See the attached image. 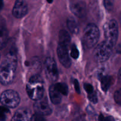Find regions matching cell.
<instances>
[{
  "label": "cell",
  "mask_w": 121,
  "mask_h": 121,
  "mask_svg": "<svg viewBox=\"0 0 121 121\" xmlns=\"http://www.w3.org/2000/svg\"><path fill=\"white\" fill-rule=\"evenodd\" d=\"M17 66L16 52L10 51L7 54L0 65V83L8 85L14 80Z\"/></svg>",
  "instance_id": "6da1fadb"
},
{
  "label": "cell",
  "mask_w": 121,
  "mask_h": 121,
  "mask_svg": "<svg viewBox=\"0 0 121 121\" xmlns=\"http://www.w3.org/2000/svg\"><path fill=\"white\" fill-rule=\"evenodd\" d=\"M26 91L29 98L37 101L42 99L44 93V83L42 78L38 74L30 78L26 86Z\"/></svg>",
  "instance_id": "7a4b0ae2"
},
{
  "label": "cell",
  "mask_w": 121,
  "mask_h": 121,
  "mask_svg": "<svg viewBox=\"0 0 121 121\" xmlns=\"http://www.w3.org/2000/svg\"><path fill=\"white\" fill-rule=\"evenodd\" d=\"M100 37L98 27L94 24H88L85 27L83 34V44L86 48H90L97 44Z\"/></svg>",
  "instance_id": "3957f363"
},
{
  "label": "cell",
  "mask_w": 121,
  "mask_h": 121,
  "mask_svg": "<svg viewBox=\"0 0 121 121\" xmlns=\"http://www.w3.org/2000/svg\"><path fill=\"white\" fill-rule=\"evenodd\" d=\"M105 41L112 47H114L118 38V25L115 20H110L103 27Z\"/></svg>",
  "instance_id": "277c9868"
},
{
  "label": "cell",
  "mask_w": 121,
  "mask_h": 121,
  "mask_svg": "<svg viewBox=\"0 0 121 121\" xmlns=\"http://www.w3.org/2000/svg\"><path fill=\"white\" fill-rule=\"evenodd\" d=\"M0 102L5 107L14 108L19 105L20 102V98L19 93L15 91L7 90L1 95Z\"/></svg>",
  "instance_id": "5b68a950"
},
{
  "label": "cell",
  "mask_w": 121,
  "mask_h": 121,
  "mask_svg": "<svg viewBox=\"0 0 121 121\" xmlns=\"http://www.w3.org/2000/svg\"><path fill=\"white\" fill-rule=\"evenodd\" d=\"M113 47L106 41L98 44L94 50V56L97 61L104 62L107 60L112 54Z\"/></svg>",
  "instance_id": "8992f818"
},
{
  "label": "cell",
  "mask_w": 121,
  "mask_h": 121,
  "mask_svg": "<svg viewBox=\"0 0 121 121\" xmlns=\"http://www.w3.org/2000/svg\"><path fill=\"white\" fill-rule=\"evenodd\" d=\"M45 69L46 76L50 81L55 82L58 79V69L56 63L53 58H46L45 62Z\"/></svg>",
  "instance_id": "52a82bcc"
},
{
  "label": "cell",
  "mask_w": 121,
  "mask_h": 121,
  "mask_svg": "<svg viewBox=\"0 0 121 121\" xmlns=\"http://www.w3.org/2000/svg\"><path fill=\"white\" fill-rule=\"evenodd\" d=\"M70 8L71 12L77 17H83L86 14L87 7L84 1L78 0L71 1L70 3Z\"/></svg>",
  "instance_id": "ba28073f"
},
{
  "label": "cell",
  "mask_w": 121,
  "mask_h": 121,
  "mask_svg": "<svg viewBox=\"0 0 121 121\" xmlns=\"http://www.w3.org/2000/svg\"><path fill=\"white\" fill-rule=\"evenodd\" d=\"M34 110L36 113L42 116L49 115L52 112V109L50 107L47 99H40L37 100L34 104Z\"/></svg>",
  "instance_id": "9c48e42d"
},
{
  "label": "cell",
  "mask_w": 121,
  "mask_h": 121,
  "mask_svg": "<svg viewBox=\"0 0 121 121\" xmlns=\"http://www.w3.org/2000/svg\"><path fill=\"white\" fill-rule=\"evenodd\" d=\"M57 54L59 61L64 67L68 68L71 66V61L68 52V48L59 44L57 48Z\"/></svg>",
  "instance_id": "30bf717a"
},
{
  "label": "cell",
  "mask_w": 121,
  "mask_h": 121,
  "mask_svg": "<svg viewBox=\"0 0 121 121\" xmlns=\"http://www.w3.org/2000/svg\"><path fill=\"white\" fill-rule=\"evenodd\" d=\"M28 7L24 1H17L13 8V15L17 18L23 17L27 13Z\"/></svg>",
  "instance_id": "8fae6325"
},
{
  "label": "cell",
  "mask_w": 121,
  "mask_h": 121,
  "mask_svg": "<svg viewBox=\"0 0 121 121\" xmlns=\"http://www.w3.org/2000/svg\"><path fill=\"white\" fill-rule=\"evenodd\" d=\"M8 36V32L6 22L4 19L0 17V49L4 47L7 44Z\"/></svg>",
  "instance_id": "7c38bea8"
},
{
  "label": "cell",
  "mask_w": 121,
  "mask_h": 121,
  "mask_svg": "<svg viewBox=\"0 0 121 121\" xmlns=\"http://www.w3.org/2000/svg\"><path fill=\"white\" fill-rule=\"evenodd\" d=\"M32 115L28 109L20 108L14 113L12 121H30Z\"/></svg>",
  "instance_id": "4fadbf2b"
},
{
  "label": "cell",
  "mask_w": 121,
  "mask_h": 121,
  "mask_svg": "<svg viewBox=\"0 0 121 121\" xmlns=\"http://www.w3.org/2000/svg\"><path fill=\"white\" fill-rule=\"evenodd\" d=\"M49 96L52 102L55 105H58L61 101V94L56 88L55 85L50 87Z\"/></svg>",
  "instance_id": "5bb4252c"
},
{
  "label": "cell",
  "mask_w": 121,
  "mask_h": 121,
  "mask_svg": "<svg viewBox=\"0 0 121 121\" xmlns=\"http://www.w3.org/2000/svg\"><path fill=\"white\" fill-rule=\"evenodd\" d=\"M71 41V37L66 31L62 30L59 34V44L68 48Z\"/></svg>",
  "instance_id": "9a60e30c"
},
{
  "label": "cell",
  "mask_w": 121,
  "mask_h": 121,
  "mask_svg": "<svg viewBox=\"0 0 121 121\" xmlns=\"http://www.w3.org/2000/svg\"><path fill=\"white\" fill-rule=\"evenodd\" d=\"M67 27L69 30L72 33V34H77L79 31V27H78V24L77 21L74 20L72 17H70L68 18L67 21Z\"/></svg>",
  "instance_id": "2e32d148"
},
{
  "label": "cell",
  "mask_w": 121,
  "mask_h": 121,
  "mask_svg": "<svg viewBox=\"0 0 121 121\" xmlns=\"http://www.w3.org/2000/svg\"><path fill=\"white\" fill-rule=\"evenodd\" d=\"M100 81L102 90L104 92H106L111 85L112 78L109 76H104L100 79Z\"/></svg>",
  "instance_id": "e0dca14e"
},
{
  "label": "cell",
  "mask_w": 121,
  "mask_h": 121,
  "mask_svg": "<svg viewBox=\"0 0 121 121\" xmlns=\"http://www.w3.org/2000/svg\"><path fill=\"white\" fill-rule=\"evenodd\" d=\"M56 88L60 92V93L63 95H67L68 93V88L66 84L64 83H58L55 84Z\"/></svg>",
  "instance_id": "ac0fdd59"
},
{
  "label": "cell",
  "mask_w": 121,
  "mask_h": 121,
  "mask_svg": "<svg viewBox=\"0 0 121 121\" xmlns=\"http://www.w3.org/2000/svg\"><path fill=\"white\" fill-rule=\"evenodd\" d=\"M9 113L8 108L4 106H0V121H5L7 118V115Z\"/></svg>",
  "instance_id": "d6986e66"
},
{
  "label": "cell",
  "mask_w": 121,
  "mask_h": 121,
  "mask_svg": "<svg viewBox=\"0 0 121 121\" xmlns=\"http://www.w3.org/2000/svg\"><path fill=\"white\" fill-rule=\"evenodd\" d=\"M71 56L74 59H78V56H79V51H78V48H77L75 45L74 44L72 45V47H71Z\"/></svg>",
  "instance_id": "ffe728a7"
},
{
  "label": "cell",
  "mask_w": 121,
  "mask_h": 121,
  "mask_svg": "<svg viewBox=\"0 0 121 121\" xmlns=\"http://www.w3.org/2000/svg\"><path fill=\"white\" fill-rule=\"evenodd\" d=\"M114 99L115 102L119 105H121V89L117 90L114 95Z\"/></svg>",
  "instance_id": "44dd1931"
},
{
  "label": "cell",
  "mask_w": 121,
  "mask_h": 121,
  "mask_svg": "<svg viewBox=\"0 0 121 121\" xmlns=\"http://www.w3.org/2000/svg\"><path fill=\"white\" fill-rule=\"evenodd\" d=\"M30 121H46V119L44 118L43 116L35 113L32 116Z\"/></svg>",
  "instance_id": "7402d4cb"
},
{
  "label": "cell",
  "mask_w": 121,
  "mask_h": 121,
  "mask_svg": "<svg viewBox=\"0 0 121 121\" xmlns=\"http://www.w3.org/2000/svg\"><path fill=\"white\" fill-rule=\"evenodd\" d=\"M88 98L89 100L93 102V104H96L98 101L97 100V96H96V93H90V94H88Z\"/></svg>",
  "instance_id": "603a6c76"
},
{
  "label": "cell",
  "mask_w": 121,
  "mask_h": 121,
  "mask_svg": "<svg viewBox=\"0 0 121 121\" xmlns=\"http://www.w3.org/2000/svg\"><path fill=\"white\" fill-rule=\"evenodd\" d=\"M84 87L85 89V91L88 93V94H90V93H93V87L92 85L88 83H85L84 85Z\"/></svg>",
  "instance_id": "cb8c5ba5"
},
{
  "label": "cell",
  "mask_w": 121,
  "mask_h": 121,
  "mask_svg": "<svg viewBox=\"0 0 121 121\" xmlns=\"http://www.w3.org/2000/svg\"><path fill=\"white\" fill-rule=\"evenodd\" d=\"M104 6H105L107 10L110 11L113 8V1H104Z\"/></svg>",
  "instance_id": "d4e9b609"
},
{
  "label": "cell",
  "mask_w": 121,
  "mask_h": 121,
  "mask_svg": "<svg viewBox=\"0 0 121 121\" xmlns=\"http://www.w3.org/2000/svg\"><path fill=\"white\" fill-rule=\"evenodd\" d=\"M98 120L100 121H115V119L112 117H104L102 115H100L98 117Z\"/></svg>",
  "instance_id": "484cf974"
},
{
  "label": "cell",
  "mask_w": 121,
  "mask_h": 121,
  "mask_svg": "<svg viewBox=\"0 0 121 121\" xmlns=\"http://www.w3.org/2000/svg\"><path fill=\"white\" fill-rule=\"evenodd\" d=\"M74 88L76 92L78 93H80V88H79V83H78V80L75 79V80H74Z\"/></svg>",
  "instance_id": "4316f807"
},
{
  "label": "cell",
  "mask_w": 121,
  "mask_h": 121,
  "mask_svg": "<svg viewBox=\"0 0 121 121\" xmlns=\"http://www.w3.org/2000/svg\"><path fill=\"white\" fill-rule=\"evenodd\" d=\"M118 79L121 82V68L120 69L118 72Z\"/></svg>",
  "instance_id": "83f0119b"
},
{
  "label": "cell",
  "mask_w": 121,
  "mask_h": 121,
  "mask_svg": "<svg viewBox=\"0 0 121 121\" xmlns=\"http://www.w3.org/2000/svg\"><path fill=\"white\" fill-rule=\"evenodd\" d=\"M2 6H3V3H2V1H0V9H1Z\"/></svg>",
  "instance_id": "f1b7e54d"
},
{
  "label": "cell",
  "mask_w": 121,
  "mask_h": 121,
  "mask_svg": "<svg viewBox=\"0 0 121 121\" xmlns=\"http://www.w3.org/2000/svg\"></svg>",
  "instance_id": "f546056e"
},
{
  "label": "cell",
  "mask_w": 121,
  "mask_h": 121,
  "mask_svg": "<svg viewBox=\"0 0 121 121\" xmlns=\"http://www.w3.org/2000/svg\"></svg>",
  "instance_id": "4dcf8cb0"
}]
</instances>
